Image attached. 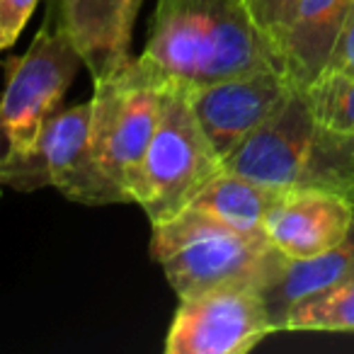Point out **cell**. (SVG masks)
Segmentation results:
<instances>
[{
    "mask_svg": "<svg viewBox=\"0 0 354 354\" xmlns=\"http://www.w3.org/2000/svg\"><path fill=\"white\" fill-rule=\"evenodd\" d=\"M325 71H337V73L354 78V0L349 3L347 17L342 22L337 44H335V51L330 56V64Z\"/></svg>",
    "mask_w": 354,
    "mask_h": 354,
    "instance_id": "19",
    "label": "cell"
},
{
    "mask_svg": "<svg viewBox=\"0 0 354 354\" xmlns=\"http://www.w3.org/2000/svg\"><path fill=\"white\" fill-rule=\"evenodd\" d=\"M221 172L223 160L199 127L187 90H162L158 127L129 183L131 202L151 223H162L183 214Z\"/></svg>",
    "mask_w": 354,
    "mask_h": 354,
    "instance_id": "4",
    "label": "cell"
},
{
    "mask_svg": "<svg viewBox=\"0 0 354 354\" xmlns=\"http://www.w3.org/2000/svg\"><path fill=\"white\" fill-rule=\"evenodd\" d=\"M354 226V199L320 189H284L265 218V236L289 260L333 250Z\"/></svg>",
    "mask_w": 354,
    "mask_h": 354,
    "instance_id": "10",
    "label": "cell"
},
{
    "mask_svg": "<svg viewBox=\"0 0 354 354\" xmlns=\"http://www.w3.org/2000/svg\"><path fill=\"white\" fill-rule=\"evenodd\" d=\"M294 93L289 78L270 68L187 90V100L214 151L226 160Z\"/></svg>",
    "mask_w": 354,
    "mask_h": 354,
    "instance_id": "9",
    "label": "cell"
},
{
    "mask_svg": "<svg viewBox=\"0 0 354 354\" xmlns=\"http://www.w3.org/2000/svg\"><path fill=\"white\" fill-rule=\"evenodd\" d=\"M223 167L274 189H320L354 199V136L315 119L296 90Z\"/></svg>",
    "mask_w": 354,
    "mask_h": 354,
    "instance_id": "2",
    "label": "cell"
},
{
    "mask_svg": "<svg viewBox=\"0 0 354 354\" xmlns=\"http://www.w3.org/2000/svg\"><path fill=\"white\" fill-rule=\"evenodd\" d=\"M354 272V226L342 243L333 250L323 252L310 260H286L279 274L260 291L267 306V313L274 325V333H281V325L291 306L318 291L333 286L335 281L344 279Z\"/></svg>",
    "mask_w": 354,
    "mask_h": 354,
    "instance_id": "13",
    "label": "cell"
},
{
    "mask_svg": "<svg viewBox=\"0 0 354 354\" xmlns=\"http://www.w3.org/2000/svg\"><path fill=\"white\" fill-rule=\"evenodd\" d=\"M90 102L93 160L109 187L119 194L122 204H129V183L160 119L162 90L138 80L124 66L117 75L95 83V95Z\"/></svg>",
    "mask_w": 354,
    "mask_h": 354,
    "instance_id": "7",
    "label": "cell"
},
{
    "mask_svg": "<svg viewBox=\"0 0 354 354\" xmlns=\"http://www.w3.org/2000/svg\"><path fill=\"white\" fill-rule=\"evenodd\" d=\"M83 64L61 20L44 22L30 49L3 61L0 97V165L35 143L46 119L61 109L64 95Z\"/></svg>",
    "mask_w": 354,
    "mask_h": 354,
    "instance_id": "5",
    "label": "cell"
},
{
    "mask_svg": "<svg viewBox=\"0 0 354 354\" xmlns=\"http://www.w3.org/2000/svg\"><path fill=\"white\" fill-rule=\"evenodd\" d=\"M274 335L260 289L226 286L180 299L165 337L167 354H245Z\"/></svg>",
    "mask_w": 354,
    "mask_h": 354,
    "instance_id": "8",
    "label": "cell"
},
{
    "mask_svg": "<svg viewBox=\"0 0 354 354\" xmlns=\"http://www.w3.org/2000/svg\"><path fill=\"white\" fill-rule=\"evenodd\" d=\"M352 0H299L279 46L281 71L296 90L325 73Z\"/></svg>",
    "mask_w": 354,
    "mask_h": 354,
    "instance_id": "12",
    "label": "cell"
},
{
    "mask_svg": "<svg viewBox=\"0 0 354 354\" xmlns=\"http://www.w3.org/2000/svg\"><path fill=\"white\" fill-rule=\"evenodd\" d=\"M93 102L59 109L30 148L0 165V185L20 192L56 187L80 204H122L90 153Z\"/></svg>",
    "mask_w": 354,
    "mask_h": 354,
    "instance_id": "6",
    "label": "cell"
},
{
    "mask_svg": "<svg viewBox=\"0 0 354 354\" xmlns=\"http://www.w3.org/2000/svg\"><path fill=\"white\" fill-rule=\"evenodd\" d=\"M141 0H61V25L95 83L117 75L131 59V30Z\"/></svg>",
    "mask_w": 354,
    "mask_h": 354,
    "instance_id": "11",
    "label": "cell"
},
{
    "mask_svg": "<svg viewBox=\"0 0 354 354\" xmlns=\"http://www.w3.org/2000/svg\"><path fill=\"white\" fill-rule=\"evenodd\" d=\"M39 0H0V49H8L22 35Z\"/></svg>",
    "mask_w": 354,
    "mask_h": 354,
    "instance_id": "18",
    "label": "cell"
},
{
    "mask_svg": "<svg viewBox=\"0 0 354 354\" xmlns=\"http://www.w3.org/2000/svg\"><path fill=\"white\" fill-rule=\"evenodd\" d=\"M127 68L160 90H194L257 71H281V61L245 0H158L146 49L131 56Z\"/></svg>",
    "mask_w": 354,
    "mask_h": 354,
    "instance_id": "1",
    "label": "cell"
},
{
    "mask_svg": "<svg viewBox=\"0 0 354 354\" xmlns=\"http://www.w3.org/2000/svg\"><path fill=\"white\" fill-rule=\"evenodd\" d=\"M354 333V272L291 306L281 333Z\"/></svg>",
    "mask_w": 354,
    "mask_h": 354,
    "instance_id": "15",
    "label": "cell"
},
{
    "mask_svg": "<svg viewBox=\"0 0 354 354\" xmlns=\"http://www.w3.org/2000/svg\"><path fill=\"white\" fill-rule=\"evenodd\" d=\"M151 252L180 299L226 286L262 291L289 260L265 236H248L192 207L151 223Z\"/></svg>",
    "mask_w": 354,
    "mask_h": 354,
    "instance_id": "3",
    "label": "cell"
},
{
    "mask_svg": "<svg viewBox=\"0 0 354 354\" xmlns=\"http://www.w3.org/2000/svg\"><path fill=\"white\" fill-rule=\"evenodd\" d=\"M281 192L284 189L267 187L223 167L189 207L248 236H265V218Z\"/></svg>",
    "mask_w": 354,
    "mask_h": 354,
    "instance_id": "14",
    "label": "cell"
},
{
    "mask_svg": "<svg viewBox=\"0 0 354 354\" xmlns=\"http://www.w3.org/2000/svg\"><path fill=\"white\" fill-rule=\"evenodd\" d=\"M296 6H299V0H245V8L250 12V17L265 32L267 39L274 44L277 54H279V46L291 25Z\"/></svg>",
    "mask_w": 354,
    "mask_h": 354,
    "instance_id": "17",
    "label": "cell"
},
{
    "mask_svg": "<svg viewBox=\"0 0 354 354\" xmlns=\"http://www.w3.org/2000/svg\"><path fill=\"white\" fill-rule=\"evenodd\" d=\"M310 112L320 124L339 133L354 136V78L325 71L306 90H301Z\"/></svg>",
    "mask_w": 354,
    "mask_h": 354,
    "instance_id": "16",
    "label": "cell"
}]
</instances>
